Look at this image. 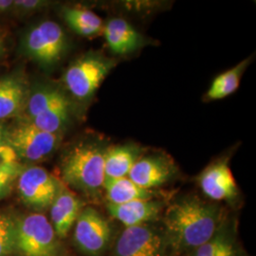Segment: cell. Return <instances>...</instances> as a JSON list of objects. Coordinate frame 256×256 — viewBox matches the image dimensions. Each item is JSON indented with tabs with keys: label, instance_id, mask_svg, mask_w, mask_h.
<instances>
[{
	"label": "cell",
	"instance_id": "obj_1",
	"mask_svg": "<svg viewBox=\"0 0 256 256\" xmlns=\"http://www.w3.org/2000/svg\"><path fill=\"white\" fill-rule=\"evenodd\" d=\"M220 209L196 198L174 203L165 214V238L176 250H196L220 230Z\"/></svg>",
	"mask_w": 256,
	"mask_h": 256
},
{
	"label": "cell",
	"instance_id": "obj_2",
	"mask_svg": "<svg viewBox=\"0 0 256 256\" xmlns=\"http://www.w3.org/2000/svg\"><path fill=\"white\" fill-rule=\"evenodd\" d=\"M106 148L96 144H81L64 158L61 173L66 182L82 192L94 194L104 182Z\"/></svg>",
	"mask_w": 256,
	"mask_h": 256
},
{
	"label": "cell",
	"instance_id": "obj_3",
	"mask_svg": "<svg viewBox=\"0 0 256 256\" xmlns=\"http://www.w3.org/2000/svg\"><path fill=\"white\" fill-rule=\"evenodd\" d=\"M14 250L20 256H57L59 245L50 221L32 212L14 222Z\"/></svg>",
	"mask_w": 256,
	"mask_h": 256
},
{
	"label": "cell",
	"instance_id": "obj_4",
	"mask_svg": "<svg viewBox=\"0 0 256 256\" xmlns=\"http://www.w3.org/2000/svg\"><path fill=\"white\" fill-rule=\"evenodd\" d=\"M5 137L18 160L30 162L46 158L54 152L60 142L59 135L41 130L22 116L6 126Z\"/></svg>",
	"mask_w": 256,
	"mask_h": 256
},
{
	"label": "cell",
	"instance_id": "obj_5",
	"mask_svg": "<svg viewBox=\"0 0 256 256\" xmlns=\"http://www.w3.org/2000/svg\"><path fill=\"white\" fill-rule=\"evenodd\" d=\"M116 62L104 55L88 54L75 60L64 72L68 90L79 100L92 98Z\"/></svg>",
	"mask_w": 256,
	"mask_h": 256
},
{
	"label": "cell",
	"instance_id": "obj_6",
	"mask_svg": "<svg viewBox=\"0 0 256 256\" xmlns=\"http://www.w3.org/2000/svg\"><path fill=\"white\" fill-rule=\"evenodd\" d=\"M23 52L44 68L57 64L66 50L64 30L54 21H43L30 28L22 41Z\"/></svg>",
	"mask_w": 256,
	"mask_h": 256
},
{
	"label": "cell",
	"instance_id": "obj_7",
	"mask_svg": "<svg viewBox=\"0 0 256 256\" xmlns=\"http://www.w3.org/2000/svg\"><path fill=\"white\" fill-rule=\"evenodd\" d=\"M60 187L61 184L54 176L40 166L25 167L18 178L22 202L34 210L50 208Z\"/></svg>",
	"mask_w": 256,
	"mask_h": 256
},
{
	"label": "cell",
	"instance_id": "obj_8",
	"mask_svg": "<svg viewBox=\"0 0 256 256\" xmlns=\"http://www.w3.org/2000/svg\"><path fill=\"white\" fill-rule=\"evenodd\" d=\"M167 239L155 228L142 224L126 227L114 248V256H166Z\"/></svg>",
	"mask_w": 256,
	"mask_h": 256
},
{
	"label": "cell",
	"instance_id": "obj_9",
	"mask_svg": "<svg viewBox=\"0 0 256 256\" xmlns=\"http://www.w3.org/2000/svg\"><path fill=\"white\" fill-rule=\"evenodd\" d=\"M74 225V242L84 254L98 256L106 250L111 229L110 223L99 212L92 207L82 209Z\"/></svg>",
	"mask_w": 256,
	"mask_h": 256
},
{
	"label": "cell",
	"instance_id": "obj_10",
	"mask_svg": "<svg viewBox=\"0 0 256 256\" xmlns=\"http://www.w3.org/2000/svg\"><path fill=\"white\" fill-rule=\"evenodd\" d=\"M30 93L27 76L23 72L0 77V122L23 115Z\"/></svg>",
	"mask_w": 256,
	"mask_h": 256
},
{
	"label": "cell",
	"instance_id": "obj_11",
	"mask_svg": "<svg viewBox=\"0 0 256 256\" xmlns=\"http://www.w3.org/2000/svg\"><path fill=\"white\" fill-rule=\"evenodd\" d=\"M200 185L212 200H230L238 196V184L228 162L224 160L207 167L200 176Z\"/></svg>",
	"mask_w": 256,
	"mask_h": 256
},
{
	"label": "cell",
	"instance_id": "obj_12",
	"mask_svg": "<svg viewBox=\"0 0 256 256\" xmlns=\"http://www.w3.org/2000/svg\"><path fill=\"white\" fill-rule=\"evenodd\" d=\"M174 173V165L169 158L162 156H150L138 158L128 178L138 186L151 190L167 182Z\"/></svg>",
	"mask_w": 256,
	"mask_h": 256
},
{
	"label": "cell",
	"instance_id": "obj_13",
	"mask_svg": "<svg viewBox=\"0 0 256 256\" xmlns=\"http://www.w3.org/2000/svg\"><path fill=\"white\" fill-rule=\"evenodd\" d=\"M50 220L58 238H66L82 210V202L62 186L50 205Z\"/></svg>",
	"mask_w": 256,
	"mask_h": 256
},
{
	"label": "cell",
	"instance_id": "obj_14",
	"mask_svg": "<svg viewBox=\"0 0 256 256\" xmlns=\"http://www.w3.org/2000/svg\"><path fill=\"white\" fill-rule=\"evenodd\" d=\"M102 32L110 50L115 54H131L146 43L137 30L122 18L111 19L102 28Z\"/></svg>",
	"mask_w": 256,
	"mask_h": 256
},
{
	"label": "cell",
	"instance_id": "obj_15",
	"mask_svg": "<svg viewBox=\"0 0 256 256\" xmlns=\"http://www.w3.org/2000/svg\"><path fill=\"white\" fill-rule=\"evenodd\" d=\"M162 203L153 200H133L122 204H108L112 218L119 220L126 227L146 224L156 220L162 210Z\"/></svg>",
	"mask_w": 256,
	"mask_h": 256
},
{
	"label": "cell",
	"instance_id": "obj_16",
	"mask_svg": "<svg viewBox=\"0 0 256 256\" xmlns=\"http://www.w3.org/2000/svg\"><path fill=\"white\" fill-rule=\"evenodd\" d=\"M140 148L124 144L108 148L104 153V178H126L140 158Z\"/></svg>",
	"mask_w": 256,
	"mask_h": 256
},
{
	"label": "cell",
	"instance_id": "obj_17",
	"mask_svg": "<svg viewBox=\"0 0 256 256\" xmlns=\"http://www.w3.org/2000/svg\"><path fill=\"white\" fill-rule=\"evenodd\" d=\"M102 188L110 204H122L133 200H152L155 192L144 189L133 182L128 176L104 178Z\"/></svg>",
	"mask_w": 256,
	"mask_h": 256
},
{
	"label": "cell",
	"instance_id": "obj_18",
	"mask_svg": "<svg viewBox=\"0 0 256 256\" xmlns=\"http://www.w3.org/2000/svg\"><path fill=\"white\" fill-rule=\"evenodd\" d=\"M70 102L66 96L43 111L34 119L28 120L43 131L59 135L70 119ZM26 119V118H25Z\"/></svg>",
	"mask_w": 256,
	"mask_h": 256
},
{
	"label": "cell",
	"instance_id": "obj_19",
	"mask_svg": "<svg viewBox=\"0 0 256 256\" xmlns=\"http://www.w3.org/2000/svg\"><path fill=\"white\" fill-rule=\"evenodd\" d=\"M63 18L68 27L79 36L92 37L102 32V19L92 10L82 8H66Z\"/></svg>",
	"mask_w": 256,
	"mask_h": 256
},
{
	"label": "cell",
	"instance_id": "obj_20",
	"mask_svg": "<svg viewBox=\"0 0 256 256\" xmlns=\"http://www.w3.org/2000/svg\"><path fill=\"white\" fill-rule=\"evenodd\" d=\"M250 58L240 62L229 70L218 75L212 82L207 92L209 100H220L230 96L236 92L239 86L241 78L250 64Z\"/></svg>",
	"mask_w": 256,
	"mask_h": 256
},
{
	"label": "cell",
	"instance_id": "obj_21",
	"mask_svg": "<svg viewBox=\"0 0 256 256\" xmlns=\"http://www.w3.org/2000/svg\"><path fill=\"white\" fill-rule=\"evenodd\" d=\"M64 96L63 92L54 86H42L34 90H30L22 117L27 120L34 119L37 115L54 106L55 102L60 101Z\"/></svg>",
	"mask_w": 256,
	"mask_h": 256
},
{
	"label": "cell",
	"instance_id": "obj_22",
	"mask_svg": "<svg viewBox=\"0 0 256 256\" xmlns=\"http://www.w3.org/2000/svg\"><path fill=\"white\" fill-rule=\"evenodd\" d=\"M192 256H238V250L229 232L220 228L208 242L194 250Z\"/></svg>",
	"mask_w": 256,
	"mask_h": 256
},
{
	"label": "cell",
	"instance_id": "obj_23",
	"mask_svg": "<svg viewBox=\"0 0 256 256\" xmlns=\"http://www.w3.org/2000/svg\"><path fill=\"white\" fill-rule=\"evenodd\" d=\"M24 168L19 162L5 164L0 166V200L9 196Z\"/></svg>",
	"mask_w": 256,
	"mask_h": 256
},
{
	"label": "cell",
	"instance_id": "obj_24",
	"mask_svg": "<svg viewBox=\"0 0 256 256\" xmlns=\"http://www.w3.org/2000/svg\"><path fill=\"white\" fill-rule=\"evenodd\" d=\"M48 5L50 2L45 0H12L9 14L14 18H24L39 12Z\"/></svg>",
	"mask_w": 256,
	"mask_h": 256
},
{
	"label": "cell",
	"instance_id": "obj_25",
	"mask_svg": "<svg viewBox=\"0 0 256 256\" xmlns=\"http://www.w3.org/2000/svg\"><path fill=\"white\" fill-rule=\"evenodd\" d=\"M14 250V221L0 212V256H8Z\"/></svg>",
	"mask_w": 256,
	"mask_h": 256
},
{
	"label": "cell",
	"instance_id": "obj_26",
	"mask_svg": "<svg viewBox=\"0 0 256 256\" xmlns=\"http://www.w3.org/2000/svg\"><path fill=\"white\" fill-rule=\"evenodd\" d=\"M6 126L3 122H0V156L8 164L18 162V156L10 148L5 137Z\"/></svg>",
	"mask_w": 256,
	"mask_h": 256
},
{
	"label": "cell",
	"instance_id": "obj_27",
	"mask_svg": "<svg viewBox=\"0 0 256 256\" xmlns=\"http://www.w3.org/2000/svg\"><path fill=\"white\" fill-rule=\"evenodd\" d=\"M12 4V0H0V16L8 14Z\"/></svg>",
	"mask_w": 256,
	"mask_h": 256
},
{
	"label": "cell",
	"instance_id": "obj_28",
	"mask_svg": "<svg viewBox=\"0 0 256 256\" xmlns=\"http://www.w3.org/2000/svg\"><path fill=\"white\" fill-rule=\"evenodd\" d=\"M6 50H7L6 39H5V36L0 32V58L5 55Z\"/></svg>",
	"mask_w": 256,
	"mask_h": 256
},
{
	"label": "cell",
	"instance_id": "obj_29",
	"mask_svg": "<svg viewBox=\"0 0 256 256\" xmlns=\"http://www.w3.org/2000/svg\"><path fill=\"white\" fill-rule=\"evenodd\" d=\"M5 164H8V162H6L0 156V166H2V165Z\"/></svg>",
	"mask_w": 256,
	"mask_h": 256
}]
</instances>
